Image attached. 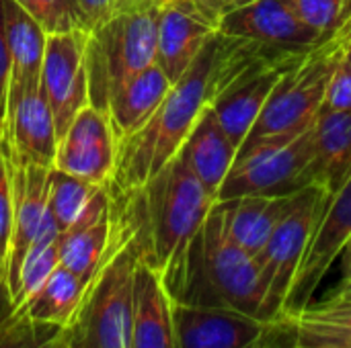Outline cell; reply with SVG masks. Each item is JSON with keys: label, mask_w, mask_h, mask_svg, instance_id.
Here are the masks:
<instances>
[{"label": "cell", "mask_w": 351, "mask_h": 348, "mask_svg": "<svg viewBox=\"0 0 351 348\" xmlns=\"http://www.w3.org/2000/svg\"><path fill=\"white\" fill-rule=\"evenodd\" d=\"M144 256L162 275L175 302L185 293L191 248L216 197L177 152L140 191Z\"/></svg>", "instance_id": "obj_1"}, {"label": "cell", "mask_w": 351, "mask_h": 348, "mask_svg": "<svg viewBox=\"0 0 351 348\" xmlns=\"http://www.w3.org/2000/svg\"><path fill=\"white\" fill-rule=\"evenodd\" d=\"M216 35L199 51L187 72L171 86L148 123L117 144L109 195H138L144 185L177 156L199 113L212 103L210 78Z\"/></svg>", "instance_id": "obj_2"}, {"label": "cell", "mask_w": 351, "mask_h": 348, "mask_svg": "<svg viewBox=\"0 0 351 348\" xmlns=\"http://www.w3.org/2000/svg\"><path fill=\"white\" fill-rule=\"evenodd\" d=\"M144 254L142 222L113 211V240L99 267L74 334L80 348H132L136 267Z\"/></svg>", "instance_id": "obj_3"}, {"label": "cell", "mask_w": 351, "mask_h": 348, "mask_svg": "<svg viewBox=\"0 0 351 348\" xmlns=\"http://www.w3.org/2000/svg\"><path fill=\"white\" fill-rule=\"evenodd\" d=\"M179 302L220 306L259 320L263 285L257 260L230 238L218 201L191 248L187 285Z\"/></svg>", "instance_id": "obj_4"}, {"label": "cell", "mask_w": 351, "mask_h": 348, "mask_svg": "<svg viewBox=\"0 0 351 348\" xmlns=\"http://www.w3.org/2000/svg\"><path fill=\"white\" fill-rule=\"evenodd\" d=\"M313 127L315 121L298 131L245 139L220 185L218 201L247 195L288 197L319 185Z\"/></svg>", "instance_id": "obj_5"}, {"label": "cell", "mask_w": 351, "mask_h": 348, "mask_svg": "<svg viewBox=\"0 0 351 348\" xmlns=\"http://www.w3.org/2000/svg\"><path fill=\"white\" fill-rule=\"evenodd\" d=\"M162 6L119 14L86 33L84 66L88 105L105 111L119 86L156 64L158 18Z\"/></svg>", "instance_id": "obj_6"}, {"label": "cell", "mask_w": 351, "mask_h": 348, "mask_svg": "<svg viewBox=\"0 0 351 348\" xmlns=\"http://www.w3.org/2000/svg\"><path fill=\"white\" fill-rule=\"evenodd\" d=\"M351 39V16L329 37L313 45L276 84L249 135L263 137L304 129L319 115L329 78Z\"/></svg>", "instance_id": "obj_7"}, {"label": "cell", "mask_w": 351, "mask_h": 348, "mask_svg": "<svg viewBox=\"0 0 351 348\" xmlns=\"http://www.w3.org/2000/svg\"><path fill=\"white\" fill-rule=\"evenodd\" d=\"M329 201L331 195L321 185H311L298 191L292 209L255 256L263 285V304L259 312L261 322L276 324L284 318V306L292 281Z\"/></svg>", "instance_id": "obj_8"}, {"label": "cell", "mask_w": 351, "mask_h": 348, "mask_svg": "<svg viewBox=\"0 0 351 348\" xmlns=\"http://www.w3.org/2000/svg\"><path fill=\"white\" fill-rule=\"evenodd\" d=\"M290 47H269L257 59H253L228 86L210 103L220 125L224 127L230 142L241 148L249 135L253 123L263 111L271 90L280 78L308 51Z\"/></svg>", "instance_id": "obj_9"}, {"label": "cell", "mask_w": 351, "mask_h": 348, "mask_svg": "<svg viewBox=\"0 0 351 348\" xmlns=\"http://www.w3.org/2000/svg\"><path fill=\"white\" fill-rule=\"evenodd\" d=\"M58 133L51 111L39 82H8L6 111L0 125V150L4 156L53 166Z\"/></svg>", "instance_id": "obj_10"}, {"label": "cell", "mask_w": 351, "mask_h": 348, "mask_svg": "<svg viewBox=\"0 0 351 348\" xmlns=\"http://www.w3.org/2000/svg\"><path fill=\"white\" fill-rule=\"evenodd\" d=\"M86 31L47 35L39 88L53 117L58 139L72 119L88 105V80L84 66Z\"/></svg>", "instance_id": "obj_11"}, {"label": "cell", "mask_w": 351, "mask_h": 348, "mask_svg": "<svg viewBox=\"0 0 351 348\" xmlns=\"http://www.w3.org/2000/svg\"><path fill=\"white\" fill-rule=\"evenodd\" d=\"M222 12L206 0H167L158 18L156 66L175 84L220 31Z\"/></svg>", "instance_id": "obj_12"}, {"label": "cell", "mask_w": 351, "mask_h": 348, "mask_svg": "<svg viewBox=\"0 0 351 348\" xmlns=\"http://www.w3.org/2000/svg\"><path fill=\"white\" fill-rule=\"evenodd\" d=\"M117 139L105 111L86 105L58 139L53 168L90 185L109 189L115 170Z\"/></svg>", "instance_id": "obj_13"}, {"label": "cell", "mask_w": 351, "mask_h": 348, "mask_svg": "<svg viewBox=\"0 0 351 348\" xmlns=\"http://www.w3.org/2000/svg\"><path fill=\"white\" fill-rule=\"evenodd\" d=\"M351 234V176L333 193L321 224L302 256V263L292 281L284 318L294 316L311 306L313 295L333 263L337 260L346 240ZM282 318V320H284ZM278 324V322H276Z\"/></svg>", "instance_id": "obj_14"}, {"label": "cell", "mask_w": 351, "mask_h": 348, "mask_svg": "<svg viewBox=\"0 0 351 348\" xmlns=\"http://www.w3.org/2000/svg\"><path fill=\"white\" fill-rule=\"evenodd\" d=\"M12 187V236L6 260V291L12 299L23 260L31 250L47 213L49 168L4 156Z\"/></svg>", "instance_id": "obj_15"}, {"label": "cell", "mask_w": 351, "mask_h": 348, "mask_svg": "<svg viewBox=\"0 0 351 348\" xmlns=\"http://www.w3.org/2000/svg\"><path fill=\"white\" fill-rule=\"evenodd\" d=\"M173 326L177 348H253L271 324L228 308L173 299Z\"/></svg>", "instance_id": "obj_16"}, {"label": "cell", "mask_w": 351, "mask_h": 348, "mask_svg": "<svg viewBox=\"0 0 351 348\" xmlns=\"http://www.w3.org/2000/svg\"><path fill=\"white\" fill-rule=\"evenodd\" d=\"M220 33L290 49H306L323 41V37L306 27L284 0H249L224 12Z\"/></svg>", "instance_id": "obj_17"}, {"label": "cell", "mask_w": 351, "mask_h": 348, "mask_svg": "<svg viewBox=\"0 0 351 348\" xmlns=\"http://www.w3.org/2000/svg\"><path fill=\"white\" fill-rule=\"evenodd\" d=\"M113 240V197L109 189H99L78 219L58 236L60 265L72 273L95 279Z\"/></svg>", "instance_id": "obj_18"}, {"label": "cell", "mask_w": 351, "mask_h": 348, "mask_svg": "<svg viewBox=\"0 0 351 348\" xmlns=\"http://www.w3.org/2000/svg\"><path fill=\"white\" fill-rule=\"evenodd\" d=\"M132 348H177L173 297L162 275L144 254L136 267Z\"/></svg>", "instance_id": "obj_19"}, {"label": "cell", "mask_w": 351, "mask_h": 348, "mask_svg": "<svg viewBox=\"0 0 351 348\" xmlns=\"http://www.w3.org/2000/svg\"><path fill=\"white\" fill-rule=\"evenodd\" d=\"M179 154L183 156L189 170L218 201V191L234 162L237 146L226 135L210 105L199 113Z\"/></svg>", "instance_id": "obj_20"}, {"label": "cell", "mask_w": 351, "mask_h": 348, "mask_svg": "<svg viewBox=\"0 0 351 348\" xmlns=\"http://www.w3.org/2000/svg\"><path fill=\"white\" fill-rule=\"evenodd\" d=\"M171 86L173 84L165 76V72L156 64H152L113 92L105 107V113L109 117L117 144L148 123V119L165 101Z\"/></svg>", "instance_id": "obj_21"}, {"label": "cell", "mask_w": 351, "mask_h": 348, "mask_svg": "<svg viewBox=\"0 0 351 348\" xmlns=\"http://www.w3.org/2000/svg\"><path fill=\"white\" fill-rule=\"evenodd\" d=\"M296 199L288 197H263L247 195L230 201H218L224 213V224L230 238L243 246L249 254L257 256L278 224L288 215Z\"/></svg>", "instance_id": "obj_22"}, {"label": "cell", "mask_w": 351, "mask_h": 348, "mask_svg": "<svg viewBox=\"0 0 351 348\" xmlns=\"http://www.w3.org/2000/svg\"><path fill=\"white\" fill-rule=\"evenodd\" d=\"M93 279H84L70 269L58 265L41 289L19 310L16 314H27L29 318L45 324L60 326L64 330L76 326L82 306L86 302Z\"/></svg>", "instance_id": "obj_23"}, {"label": "cell", "mask_w": 351, "mask_h": 348, "mask_svg": "<svg viewBox=\"0 0 351 348\" xmlns=\"http://www.w3.org/2000/svg\"><path fill=\"white\" fill-rule=\"evenodd\" d=\"M292 348H351V302H323L278 322Z\"/></svg>", "instance_id": "obj_24"}, {"label": "cell", "mask_w": 351, "mask_h": 348, "mask_svg": "<svg viewBox=\"0 0 351 348\" xmlns=\"http://www.w3.org/2000/svg\"><path fill=\"white\" fill-rule=\"evenodd\" d=\"M313 129L319 185L333 197L351 176V111L319 113Z\"/></svg>", "instance_id": "obj_25"}, {"label": "cell", "mask_w": 351, "mask_h": 348, "mask_svg": "<svg viewBox=\"0 0 351 348\" xmlns=\"http://www.w3.org/2000/svg\"><path fill=\"white\" fill-rule=\"evenodd\" d=\"M6 45L10 51V80L39 82L47 33L14 0H2Z\"/></svg>", "instance_id": "obj_26"}, {"label": "cell", "mask_w": 351, "mask_h": 348, "mask_svg": "<svg viewBox=\"0 0 351 348\" xmlns=\"http://www.w3.org/2000/svg\"><path fill=\"white\" fill-rule=\"evenodd\" d=\"M58 236H60V230L56 226L53 215L49 213V207H47V213H45L43 224L39 228V234H37L31 250L27 252V256L23 260L19 285H16V291L10 299L12 312L19 310L21 306H25L41 289V285L53 273V269L60 265Z\"/></svg>", "instance_id": "obj_27"}, {"label": "cell", "mask_w": 351, "mask_h": 348, "mask_svg": "<svg viewBox=\"0 0 351 348\" xmlns=\"http://www.w3.org/2000/svg\"><path fill=\"white\" fill-rule=\"evenodd\" d=\"M101 187L90 185L78 176L62 172L58 168H49V189H47V207L56 219L60 232H66L82 213L90 197Z\"/></svg>", "instance_id": "obj_28"}, {"label": "cell", "mask_w": 351, "mask_h": 348, "mask_svg": "<svg viewBox=\"0 0 351 348\" xmlns=\"http://www.w3.org/2000/svg\"><path fill=\"white\" fill-rule=\"evenodd\" d=\"M64 332L60 326L10 312L0 318V348H53Z\"/></svg>", "instance_id": "obj_29"}, {"label": "cell", "mask_w": 351, "mask_h": 348, "mask_svg": "<svg viewBox=\"0 0 351 348\" xmlns=\"http://www.w3.org/2000/svg\"><path fill=\"white\" fill-rule=\"evenodd\" d=\"M21 4L47 35L72 33V31H86L82 10L78 0H14Z\"/></svg>", "instance_id": "obj_30"}, {"label": "cell", "mask_w": 351, "mask_h": 348, "mask_svg": "<svg viewBox=\"0 0 351 348\" xmlns=\"http://www.w3.org/2000/svg\"><path fill=\"white\" fill-rule=\"evenodd\" d=\"M292 12L323 39L343 25L346 0H284Z\"/></svg>", "instance_id": "obj_31"}, {"label": "cell", "mask_w": 351, "mask_h": 348, "mask_svg": "<svg viewBox=\"0 0 351 348\" xmlns=\"http://www.w3.org/2000/svg\"><path fill=\"white\" fill-rule=\"evenodd\" d=\"M165 2L167 0H78V6L88 31H93L119 14L140 12L152 6H162Z\"/></svg>", "instance_id": "obj_32"}, {"label": "cell", "mask_w": 351, "mask_h": 348, "mask_svg": "<svg viewBox=\"0 0 351 348\" xmlns=\"http://www.w3.org/2000/svg\"><path fill=\"white\" fill-rule=\"evenodd\" d=\"M12 236V187L6 158L0 150V275L6 281V260Z\"/></svg>", "instance_id": "obj_33"}, {"label": "cell", "mask_w": 351, "mask_h": 348, "mask_svg": "<svg viewBox=\"0 0 351 348\" xmlns=\"http://www.w3.org/2000/svg\"><path fill=\"white\" fill-rule=\"evenodd\" d=\"M335 111H351V68L343 55L337 62L329 78V84H327V90L319 109V113H335Z\"/></svg>", "instance_id": "obj_34"}, {"label": "cell", "mask_w": 351, "mask_h": 348, "mask_svg": "<svg viewBox=\"0 0 351 348\" xmlns=\"http://www.w3.org/2000/svg\"><path fill=\"white\" fill-rule=\"evenodd\" d=\"M8 82H10V51L6 45V31H4V10L0 0V125L6 111V96H8Z\"/></svg>", "instance_id": "obj_35"}, {"label": "cell", "mask_w": 351, "mask_h": 348, "mask_svg": "<svg viewBox=\"0 0 351 348\" xmlns=\"http://www.w3.org/2000/svg\"><path fill=\"white\" fill-rule=\"evenodd\" d=\"M276 336H278V326L271 324L269 330L263 334V338H261L253 348H292V340H290L288 345H284V343H282L280 338H276Z\"/></svg>", "instance_id": "obj_36"}, {"label": "cell", "mask_w": 351, "mask_h": 348, "mask_svg": "<svg viewBox=\"0 0 351 348\" xmlns=\"http://www.w3.org/2000/svg\"><path fill=\"white\" fill-rule=\"evenodd\" d=\"M337 258H341V281H350L351 279V234L350 238L346 240V244H343V248H341V252H339V256Z\"/></svg>", "instance_id": "obj_37"}, {"label": "cell", "mask_w": 351, "mask_h": 348, "mask_svg": "<svg viewBox=\"0 0 351 348\" xmlns=\"http://www.w3.org/2000/svg\"><path fill=\"white\" fill-rule=\"evenodd\" d=\"M327 302H351V279L350 281H341L337 291H333Z\"/></svg>", "instance_id": "obj_38"}, {"label": "cell", "mask_w": 351, "mask_h": 348, "mask_svg": "<svg viewBox=\"0 0 351 348\" xmlns=\"http://www.w3.org/2000/svg\"><path fill=\"white\" fill-rule=\"evenodd\" d=\"M210 6H214L218 12H228V10H232V8H237V6H241V4H245V2H249V0H206Z\"/></svg>", "instance_id": "obj_39"}, {"label": "cell", "mask_w": 351, "mask_h": 348, "mask_svg": "<svg viewBox=\"0 0 351 348\" xmlns=\"http://www.w3.org/2000/svg\"><path fill=\"white\" fill-rule=\"evenodd\" d=\"M53 348H80L78 347V338H76V334H74V328H68V330L64 332V336L56 343V347Z\"/></svg>", "instance_id": "obj_40"}, {"label": "cell", "mask_w": 351, "mask_h": 348, "mask_svg": "<svg viewBox=\"0 0 351 348\" xmlns=\"http://www.w3.org/2000/svg\"><path fill=\"white\" fill-rule=\"evenodd\" d=\"M0 302H8L10 304V297H8V291H6V281H4L2 275H0ZM4 316H8V314H0V318H4Z\"/></svg>", "instance_id": "obj_41"}, {"label": "cell", "mask_w": 351, "mask_h": 348, "mask_svg": "<svg viewBox=\"0 0 351 348\" xmlns=\"http://www.w3.org/2000/svg\"><path fill=\"white\" fill-rule=\"evenodd\" d=\"M343 57H346V62H348V66L351 68V39L348 41V45H346V53H343Z\"/></svg>", "instance_id": "obj_42"}]
</instances>
